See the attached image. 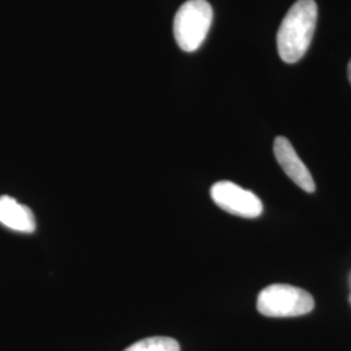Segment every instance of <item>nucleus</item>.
Returning a JSON list of instances; mask_svg holds the SVG:
<instances>
[{
	"instance_id": "nucleus-1",
	"label": "nucleus",
	"mask_w": 351,
	"mask_h": 351,
	"mask_svg": "<svg viewBox=\"0 0 351 351\" xmlns=\"http://www.w3.org/2000/svg\"><path fill=\"white\" fill-rule=\"evenodd\" d=\"M317 21L314 0H297L277 32V50L285 63L300 62L308 50Z\"/></svg>"
},
{
	"instance_id": "nucleus-2",
	"label": "nucleus",
	"mask_w": 351,
	"mask_h": 351,
	"mask_svg": "<svg viewBox=\"0 0 351 351\" xmlns=\"http://www.w3.org/2000/svg\"><path fill=\"white\" fill-rule=\"evenodd\" d=\"M213 11L206 0H188L177 11L173 34L178 47L185 52L198 50L213 24Z\"/></svg>"
},
{
	"instance_id": "nucleus-3",
	"label": "nucleus",
	"mask_w": 351,
	"mask_h": 351,
	"mask_svg": "<svg viewBox=\"0 0 351 351\" xmlns=\"http://www.w3.org/2000/svg\"><path fill=\"white\" fill-rule=\"evenodd\" d=\"M313 295L301 288L275 284L263 289L258 297L256 308L268 317H293L314 310Z\"/></svg>"
},
{
	"instance_id": "nucleus-4",
	"label": "nucleus",
	"mask_w": 351,
	"mask_h": 351,
	"mask_svg": "<svg viewBox=\"0 0 351 351\" xmlns=\"http://www.w3.org/2000/svg\"><path fill=\"white\" fill-rule=\"evenodd\" d=\"M211 198L221 210L239 217L255 219L263 213L262 202L252 191L230 181L216 182L211 188Z\"/></svg>"
},
{
	"instance_id": "nucleus-5",
	"label": "nucleus",
	"mask_w": 351,
	"mask_h": 351,
	"mask_svg": "<svg viewBox=\"0 0 351 351\" xmlns=\"http://www.w3.org/2000/svg\"><path fill=\"white\" fill-rule=\"evenodd\" d=\"M277 163L281 165L289 178L307 193H314L316 185L308 168L302 162L293 145L285 137H277L274 145Z\"/></svg>"
},
{
	"instance_id": "nucleus-6",
	"label": "nucleus",
	"mask_w": 351,
	"mask_h": 351,
	"mask_svg": "<svg viewBox=\"0 0 351 351\" xmlns=\"http://www.w3.org/2000/svg\"><path fill=\"white\" fill-rule=\"evenodd\" d=\"M0 224L20 233H33L37 228L32 210L8 195L0 197Z\"/></svg>"
},
{
	"instance_id": "nucleus-7",
	"label": "nucleus",
	"mask_w": 351,
	"mask_h": 351,
	"mask_svg": "<svg viewBox=\"0 0 351 351\" xmlns=\"http://www.w3.org/2000/svg\"><path fill=\"white\" fill-rule=\"evenodd\" d=\"M124 351H180V345L171 337H150L141 339Z\"/></svg>"
},
{
	"instance_id": "nucleus-8",
	"label": "nucleus",
	"mask_w": 351,
	"mask_h": 351,
	"mask_svg": "<svg viewBox=\"0 0 351 351\" xmlns=\"http://www.w3.org/2000/svg\"><path fill=\"white\" fill-rule=\"evenodd\" d=\"M348 75H349V81L351 82V60L349 66H348Z\"/></svg>"
}]
</instances>
